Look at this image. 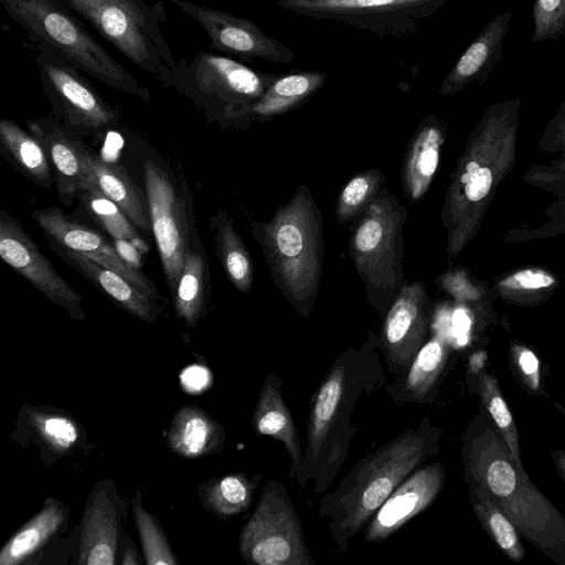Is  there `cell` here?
Listing matches in <instances>:
<instances>
[{
    "label": "cell",
    "instance_id": "obj_16",
    "mask_svg": "<svg viewBox=\"0 0 565 565\" xmlns=\"http://www.w3.org/2000/svg\"><path fill=\"white\" fill-rule=\"evenodd\" d=\"M32 218L42 230L49 243L81 253L104 267L120 274L146 295L156 300L161 299L153 281L142 270L129 266L100 232L71 218L58 207L36 210L32 212Z\"/></svg>",
    "mask_w": 565,
    "mask_h": 565
},
{
    "label": "cell",
    "instance_id": "obj_17",
    "mask_svg": "<svg viewBox=\"0 0 565 565\" xmlns=\"http://www.w3.org/2000/svg\"><path fill=\"white\" fill-rule=\"evenodd\" d=\"M445 480L446 471L439 461L415 469L373 514L365 530V542L387 540L424 512L440 493Z\"/></svg>",
    "mask_w": 565,
    "mask_h": 565
},
{
    "label": "cell",
    "instance_id": "obj_48",
    "mask_svg": "<svg viewBox=\"0 0 565 565\" xmlns=\"http://www.w3.org/2000/svg\"><path fill=\"white\" fill-rule=\"evenodd\" d=\"M63 1V0H62Z\"/></svg>",
    "mask_w": 565,
    "mask_h": 565
},
{
    "label": "cell",
    "instance_id": "obj_20",
    "mask_svg": "<svg viewBox=\"0 0 565 565\" xmlns=\"http://www.w3.org/2000/svg\"><path fill=\"white\" fill-rule=\"evenodd\" d=\"M512 19L508 10L492 18L444 78L439 93L451 95L472 82L483 83L502 58L503 41Z\"/></svg>",
    "mask_w": 565,
    "mask_h": 565
},
{
    "label": "cell",
    "instance_id": "obj_3",
    "mask_svg": "<svg viewBox=\"0 0 565 565\" xmlns=\"http://www.w3.org/2000/svg\"><path fill=\"white\" fill-rule=\"evenodd\" d=\"M469 482L480 486L522 539L558 565H565V516L514 465L497 430L476 434L465 457Z\"/></svg>",
    "mask_w": 565,
    "mask_h": 565
},
{
    "label": "cell",
    "instance_id": "obj_1",
    "mask_svg": "<svg viewBox=\"0 0 565 565\" xmlns=\"http://www.w3.org/2000/svg\"><path fill=\"white\" fill-rule=\"evenodd\" d=\"M379 349V337L371 334L360 348L342 352L312 395L307 444L295 478L301 488L312 482L318 494L334 480L356 433L351 418L359 401L385 383Z\"/></svg>",
    "mask_w": 565,
    "mask_h": 565
},
{
    "label": "cell",
    "instance_id": "obj_30",
    "mask_svg": "<svg viewBox=\"0 0 565 565\" xmlns=\"http://www.w3.org/2000/svg\"><path fill=\"white\" fill-rule=\"evenodd\" d=\"M220 441L218 425L203 411L192 406L183 407L174 415L168 434L171 449L184 457L210 452Z\"/></svg>",
    "mask_w": 565,
    "mask_h": 565
},
{
    "label": "cell",
    "instance_id": "obj_47",
    "mask_svg": "<svg viewBox=\"0 0 565 565\" xmlns=\"http://www.w3.org/2000/svg\"><path fill=\"white\" fill-rule=\"evenodd\" d=\"M122 564H138V559L136 558V554L134 551L128 550L121 561Z\"/></svg>",
    "mask_w": 565,
    "mask_h": 565
},
{
    "label": "cell",
    "instance_id": "obj_33",
    "mask_svg": "<svg viewBox=\"0 0 565 565\" xmlns=\"http://www.w3.org/2000/svg\"><path fill=\"white\" fill-rule=\"evenodd\" d=\"M79 196L90 217L113 238L129 239L141 253L149 252L148 244L140 237L135 224L97 188L93 177Z\"/></svg>",
    "mask_w": 565,
    "mask_h": 565
},
{
    "label": "cell",
    "instance_id": "obj_31",
    "mask_svg": "<svg viewBox=\"0 0 565 565\" xmlns=\"http://www.w3.org/2000/svg\"><path fill=\"white\" fill-rule=\"evenodd\" d=\"M469 495L476 516L495 545L511 561H523L522 537L509 518L480 486L469 482Z\"/></svg>",
    "mask_w": 565,
    "mask_h": 565
},
{
    "label": "cell",
    "instance_id": "obj_6",
    "mask_svg": "<svg viewBox=\"0 0 565 565\" xmlns=\"http://www.w3.org/2000/svg\"><path fill=\"white\" fill-rule=\"evenodd\" d=\"M407 211L383 186L352 222L349 254L370 303L385 316L405 284L404 225Z\"/></svg>",
    "mask_w": 565,
    "mask_h": 565
},
{
    "label": "cell",
    "instance_id": "obj_8",
    "mask_svg": "<svg viewBox=\"0 0 565 565\" xmlns=\"http://www.w3.org/2000/svg\"><path fill=\"white\" fill-rule=\"evenodd\" d=\"M280 74L248 67L226 55L199 52L177 62L170 86L221 124L231 113L257 102Z\"/></svg>",
    "mask_w": 565,
    "mask_h": 565
},
{
    "label": "cell",
    "instance_id": "obj_10",
    "mask_svg": "<svg viewBox=\"0 0 565 565\" xmlns=\"http://www.w3.org/2000/svg\"><path fill=\"white\" fill-rule=\"evenodd\" d=\"M451 0H277L281 9L313 20H328L373 33L402 39Z\"/></svg>",
    "mask_w": 565,
    "mask_h": 565
},
{
    "label": "cell",
    "instance_id": "obj_43",
    "mask_svg": "<svg viewBox=\"0 0 565 565\" xmlns=\"http://www.w3.org/2000/svg\"><path fill=\"white\" fill-rule=\"evenodd\" d=\"M118 255L132 268L142 269V253L129 239L113 238Z\"/></svg>",
    "mask_w": 565,
    "mask_h": 565
},
{
    "label": "cell",
    "instance_id": "obj_15",
    "mask_svg": "<svg viewBox=\"0 0 565 565\" xmlns=\"http://www.w3.org/2000/svg\"><path fill=\"white\" fill-rule=\"evenodd\" d=\"M429 298L422 281H405L384 316L380 349L388 372L404 376L425 343L429 327Z\"/></svg>",
    "mask_w": 565,
    "mask_h": 565
},
{
    "label": "cell",
    "instance_id": "obj_32",
    "mask_svg": "<svg viewBox=\"0 0 565 565\" xmlns=\"http://www.w3.org/2000/svg\"><path fill=\"white\" fill-rule=\"evenodd\" d=\"M63 520L64 511L60 504H46L7 542L0 553V565L18 564L29 557L58 530Z\"/></svg>",
    "mask_w": 565,
    "mask_h": 565
},
{
    "label": "cell",
    "instance_id": "obj_27",
    "mask_svg": "<svg viewBox=\"0 0 565 565\" xmlns=\"http://www.w3.org/2000/svg\"><path fill=\"white\" fill-rule=\"evenodd\" d=\"M449 359L447 342L438 335L425 342L404 375L399 402L430 401Z\"/></svg>",
    "mask_w": 565,
    "mask_h": 565
},
{
    "label": "cell",
    "instance_id": "obj_37",
    "mask_svg": "<svg viewBox=\"0 0 565 565\" xmlns=\"http://www.w3.org/2000/svg\"><path fill=\"white\" fill-rule=\"evenodd\" d=\"M135 519L148 565H174L169 544L156 520L141 505H135Z\"/></svg>",
    "mask_w": 565,
    "mask_h": 565
},
{
    "label": "cell",
    "instance_id": "obj_46",
    "mask_svg": "<svg viewBox=\"0 0 565 565\" xmlns=\"http://www.w3.org/2000/svg\"><path fill=\"white\" fill-rule=\"evenodd\" d=\"M552 460L565 482V450L564 449H555L552 451Z\"/></svg>",
    "mask_w": 565,
    "mask_h": 565
},
{
    "label": "cell",
    "instance_id": "obj_18",
    "mask_svg": "<svg viewBox=\"0 0 565 565\" xmlns=\"http://www.w3.org/2000/svg\"><path fill=\"white\" fill-rule=\"evenodd\" d=\"M26 125L42 143L53 167L60 200L70 205L92 180L84 158V145L68 137L62 121L54 115L29 120Z\"/></svg>",
    "mask_w": 565,
    "mask_h": 565
},
{
    "label": "cell",
    "instance_id": "obj_42",
    "mask_svg": "<svg viewBox=\"0 0 565 565\" xmlns=\"http://www.w3.org/2000/svg\"><path fill=\"white\" fill-rule=\"evenodd\" d=\"M180 379L184 390L190 393H199L209 387L212 382L210 371L196 364L184 369Z\"/></svg>",
    "mask_w": 565,
    "mask_h": 565
},
{
    "label": "cell",
    "instance_id": "obj_40",
    "mask_svg": "<svg viewBox=\"0 0 565 565\" xmlns=\"http://www.w3.org/2000/svg\"><path fill=\"white\" fill-rule=\"evenodd\" d=\"M510 363L512 372L532 394H544L541 385L540 361L536 355L523 345L511 349Z\"/></svg>",
    "mask_w": 565,
    "mask_h": 565
},
{
    "label": "cell",
    "instance_id": "obj_41",
    "mask_svg": "<svg viewBox=\"0 0 565 565\" xmlns=\"http://www.w3.org/2000/svg\"><path fill=\"white\" fill-rule=\"evenodd\" d=\"M467 200L477 202L490 190L492 175L488 168H481L476 161H468L465 171L458 177Z\"/></svg>",
    "mask_w": 565,
    "mask_h": 565
},
{
    "label": "cell",
    "instance_id": "obj_22",
    "mask_svg": "<svg viewBox=\"0 0 565 565\" xmlns=\"http://www.w3.org/2000/svg\"><path fill=\"white\" fill-rule=\"evenodd\" d=\"M257 434L270 436L284 444L291 466L289 477L295 480L302 462V448L291 413L282 398V380L267 374L253 414Z\"/></svg>",
    "mask_w": 565,
    "mask_h": 565
},
{
    "label": "cell",
    "instance_id": "obj_29",
    "mask_svg": "<svg viewBox=\"0 0 565 565\" xmlns=\"http://www.w3.org/2000/svg\"><path fill=\"white\" fill-rule=\"evenodd\" d=\"M214 230L215 254L233 286L248 294L253 286L254 267L249 252L234 228L233 218L225 210H218L211 218Z\"/></svg>",
    "mask_w": 565,
    "mask_h": 565
},
{
    "label": "cell",
    "instance_id": "obj_45",
    "mask_svg": "<svg viewBox=\"0 0 565 565\" xmlns=\"http://www.w3.org/2000/svg\"><path fill=\"white\" fill-rule=\"evenodd\" d=\"M513 279L522 287L527 289H536L541 287L550 286L554 282V279L542 273L534 270H523L514 275Z\"/></svg>",
    "mask_w": 565,
    "mask_h": 565
},
{
    "label": "cell",
    "instance_id": "obj_7",
    "mask_svg": "<svg viewBox=\"0 0 565 565\" xmlns=\"http://www.w3.org/2000/svg\"><path fill=\"white\" fill-rule=\"evenodd\" d=\"M102 38L139 68L169 87L177 65L161 24L167 19L161 0H63Z\"/></svg>",
    "mask_w": 565,
    "mask_h": 565
},
{
    "label": "cell",
    "instance_id": "obj_12",
    "mask_svg": "<svg viewBox=\"0 0 565 565\" xmlns=\"http://www.w3.org/2000/svg\"><path fill=\"white\" fill-rule=\"evenodd\" d=\"M143 179L151 232L173 298L195 230L183 194L160 166L147 160Z\"/></svg>",
    "mask_w": 565,
    "mask_h": 565
},
{
    "label": "cell",
    "instance_id": "obj_25",
    "mask_svg": "<svg viewBox=\"0 0 565 565\" xmlns=\"http://www.w3.org/2000/svg\"><path fill=\"white\" fill-rule=\"evenodd\" d=\"M116 512L108 497L98 491L87 502L81 540L79 563L113 565L116 554Z\"/></svg>",
    "mask_w": 565,
    "mask_h": 565
},
{
    "label": "cell",
    "instance_id": "obj_14",
    "mask_svg": "<svg viewBox=\"0 0 565 565\" xmlns=\"http://www.w3.org/2000/svg\"><path fill=\"white\" fill-rule=\"evenodd\" d=\"M0 256L18 275L72 318L84 320L82 296L56 271L22 225L0 211Z\"/></svg>",
    "mask_w": 565,
    "mask_h": 565
},
{
    "label": "cell",
    "instance_id": "obj_19",
    "mask_svg": "<svg viewBox=\"0 0 565 565\" xmlns=\"http://www.w3.org/2000/svg\"><path fill=\"white\" fill-rule=\"evenodd\" d=\"M326 81L327 74L321 71H297L279 75L257 102L231 113L222 124L244 126L254 120L266 121L285 115L305 105L322 88Z\"/></svg>",
    "mask_w": 565,
    "mask_h": 565
},
{
    "label": "cell",
    "instance_id": "obj_5",
    "mask_svg": "<svg viewBox=\"0 0 565 565\" xmlns=\"http://www.w3.org/2000/svg\"><path fill=\"white\" fill-rule=\"evenodd\" d=\"M29 40L104 85L150 102V90L120 65L62 0H0Z\"/></svg>",
    "mask_w": 565,
    "mask_h": 565
},
{
    "label": "cell",
    "instance_id": "obj_26",
    "mask_svg": "<svg viewBox=\"0 0 565 565\" xmlns=\"http://www.w3.org/2000/svg\"><path fill=\"white\" fill-rule=\"evenodd\" d=\"M196 234V233H195ZM210 291V273L204 249L194 235L173 296L178 317L196 326L204 313Z\"/></svg>",
    "mask_w": 565,
    "mask_h": 565
},
{
    "label": "cell",
    "instance_id": "obj_4",
    "mask_svg": "<svg viewBox=\"0 0 565 565\" xmlns=\"http://www.w3.org/2000/svg\"><path fill=\"white\" fill-rule=\"evenodd\" d=\"M276 287L305 318L315 305L322 275V216L307 184H301L267 222L249 218Z\"/></svg>",
    "mask_w": 565,
    "mask_h": 565
},
{
    "label": "cell",
    "instance_id": "obj_35",
    "mask_svg": "<svg viewBox=\"0 0 565 565\" xmlns=\"http://www.w3.org/2000/svg\"><path fill=\"white\" fill-rule=\"evenodd\" d=\"M385 186V175L380 169H370L353 175L340 191L335 202L338 223H352Z\"/></svg>",
    "mask_w": 565,
    "mask_h": 565
},
{
    "label": "cell",
    "instance_id": "obj_9",
    "mask_svg": "<svg viewBox=\"0 0 565 565\" xmlns=\"http://www.w3.org/2000/svg\"><path fill=\"white\" fill-rule=\"evenodd\" d=\"M239 552L250 564L315 565L300 518L280 482L265 486L257 507L239 535Z\"/></svg>",
    "mask_w": 565,
    "mask_h": 565
},
{
    "label": "cell",
    "instance_id": "obj_11",
    "mask_svg": "<svg viewBox=\"0 0 565 565\" xmlns=\"http://www.w3.org/2000/svg\"><path fill=\"white\" fill-rule=\"evenodd\" d=\"M34 45V61L53 115L78 130L104 134L117 127L119 115L79 70L56 53Z\"/></svg>",
    "mask_w": 565,
    "mask_h": 565
},
{
    "label": "cell",
    "instance_id": "obj_24",
    "mask_svg": "<svg viewBox=\"0 0 565 565\" xmlns=\"http://www.w3.org/2000/svg\"><path fill=\"white\" fill-rule=\"evenodd\" d=\"M84 158L97 188L125 212L137 228L151 232L147 196L126 170L116 162L92 153L85 146Z\"/></svg>",
    "mask_w": 565,
    "mask_h": 565
},
{
    "label": "cell",
    "instance_id": "obj_36",
    "mask_svg": "<svg viewBox=\"0 0 565 565\" xmlns=\"http://www.w3.org/2000/svg\"><path fill=\"white\" fill-rule=\"evenodd\" d=\"M254 484L242 475L220 479L207 492V503L217 513L234 515L246 510L253 499Z\"/></svg>",
    "mask_w": 565,
    "mask_h": 565
},
{
    "label": "cell",
    "instance_id": "obj_38",
    "mask_svg": "<svg viewBox=\"0 0 565 565\" xmlns=\"http://www.w3.org/2000/svg\"><path fill=\"white\" fill-rule=\"evenodd\" d=\"M533 43L558 40L565 33V0H534Z\"/></svg>",
    "mask_w": 565,
    "mask_h": 565
},
{
    "label": "cell",
    "instance_id": "obj_13",
    "mask_svg": "<svg viewBox=\"0 0 565 565\" xmlns=\"http://www.w3.org/2000/svg\"><path fill=\"white\" fill-rule=\"evenodd\" d=\"M170 3L198 22L210 40L211 49L226 56L252 63L257 58L275 64H290L295 52L266 34L253 21L215 8L185 0Z\"/></svg>",
    "mask_w": 565,
    "mask_h": 565
},
{
    "label": "cell",
    "instance_id": "obj_34",
    "mask_svg": "<svg viewBox=\"0 0 565 565\" xmlns=\"http://www.w3.org/2000/svg\"><path fill=\"white\" fill-rule=\"evenodd\" d=\"M479 394L484 407L493 419L497 431L505 443L514 465L519 470L525 472L521 459L518 429L497 379L491 374L482 373L479 381Z\"/></svg>",
    "mask_w": 565,
    "mask_h": 565
},
{
    "label": "cell",
    "instance_id": "obj_23",
    "mask_svg": "<svg viewBox=\"0 0 565 565\" xmlns=\"http://www.w3.org/2000/svg\"><path fill=\"white\" fill-rule=\"evenodd\" d=\"M444 135L438 118L422 119L409 139L401 173L404 194L409 202L424 198L437 171Z\"/></svg>",
    "mask_w": 565,
    "mask_h": 565
},
{
    "label": "cell",
    "instance_id": "obj_44",
    "mask_svg": "<svg viewBox=\"0 0 565 565\" xmlns=\"http://www.w3.org/2000/svg\"><path fill=\"white\" fill-rule=\"evenodd\" d=\"M450 334L456 339L458 344H463L467 341V334L470 329V318L465 309H456L451 317Z\"/></svg>",
    "mask_w": 565,
    "mask_h": 565
},
{
    "label": "cell",
    "instance_id": "obj_2",
    "mask_svg": "<svg viewBox=\"0 0 565 565\" xmlns=\"http://www.w3.org/2000/svg\"><path fill=\"white\" fill-rule=\"evenodd\" d=\"M441 429L428 417L360 460L334 491L324 495L319 514L340 551L371 520L392 492L419 466L438 452Z\"/></svg>",
    "mask_w": 565,
    "mask_h": 565
},
{
    "label": "cell",
    "instance_id": "obj_39",
    "mask_svg": "<svg viewBox=\"0 0 565 565\" xmlns=\"http://www.w3.org/2000/svg\"><path fill=\"white\" fill-rule=\"evenodd\" d=\"M33 423L43 438L56 450L71 448L77 439L73 422L63 416L33 415Z\"/></svg>",
    "mask_w": 565,
    "mask_h": 565
},
{
    "label": "cell",
    "instance_id": "obj_21",
    "mask_svg": "<svg viewBox=\"0 0 565 565\" xmlns=\"http://www.w3.org/2000/svg\"><path fill=\"white\" fill-rule=\"evenodd\" d=\"M50 246L118 307L141 320L154 321L160 311L157 300L146 295L130 280L81 253L54 243H50Z\"/></svg>",
    "mask_w": 565,
    "mask_h": 565
},
{
    "label": "cell",
    "instance_id": "obj_28",
    "mask_svg": "<svg viewBox=\"0 0 565 565\" xmlns=\"http://www.w3.org/2000/svg\"><path fill=\"white\" fill-rule=\"evenodd\" d=\"M1 149L15 168L32 182L51 189L53 174L42 143L9 119L0 121Z\"/></svg>",
    "mask_w": 565,
    "mask_h": 565
}]
</instances>
